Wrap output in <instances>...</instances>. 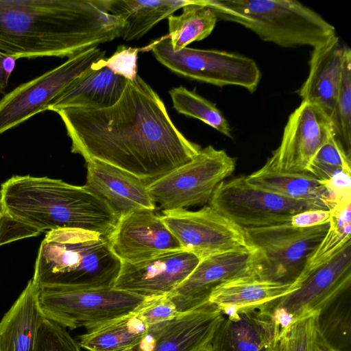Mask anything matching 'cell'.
I'll list each match as a JSON object with an SVG mask.
<instances>
[{"label":"cell","mask_w":351,"mask_h":351,"mask_svg":"<svg viewBox=\"0 0 351 351\" xmlns=\"http://www.w3.org/2000/svg\"><path fill=\"white\" fill-rule=\"evenodd\" d=\"M167 19V36L174 51H179L192 42L208 37L218 19L210 8L202 4L201 0H193L182 8V14L178 16L172 14Z\"/></svg>","instance_id":"f1b7e54d"},{"label":"cell","mask_w":351,"mask_h":351,"mask_svg":"<svg viewBox=\"0 0 351 351\" xmlns=\"http://www.w3.org/2000/svg\"><path fill=\"white\" fill-rule=\"evenodd\" d=\"M38 302L44 317L70 329L86 330L133 312L145 298L114 287L71 289L38 286Z\"/></svg>","instance_id":"52a82bcc"},{"label":"cell","mask_w":351,"mask_h":351,"mask_svg":"<svg viewBox=\"0 0 351 351\" xmlns=\"http://www.w3.org/2000/svg\"><path fill=\"white\" fill-rule=\"evenodd\" d=\"M71 140V152L122 169L147 185L189 162L201 147L170 119L164 102L140 76L128 80L113 106L55 111Z\"/></svg>","instance_id":"6da1fadb"},{"label":"cell","mask_w":351,"mask_h":351,"mask_svg":"<svg viewBox=\"0 0 351 351\" xmlns=\"http://www.w3.org/2000/svg\"><path fill=\"white\" fill-rule=\"evenodd\" d=\"M350 241H351V200L336 204L330 210L329 228L320 244L308 259L300 278L313 268L328 260Z\"/></svg>","instance_id":"f546056e"},{"label":"cell","mask_w":351,"mask_h":351,"mask_svg":"<svg viewBox=\"0 0 351 351\" xmlns=\"http://www.w3.org/2000/svg\"><path fill=\"white\" fill-rule=\"evenodd\" d=\"M105 58L61 90L49 103L47 110L54 112L67 108L99 110L117 103L128 80L112 72L105 64Z\"/></svg>","instance_id":"7402d4cb"},{"label":"cell","mask_w":351,"mask_h":351,"mask_svg":"<svg viewBox=\"0 0 351 351\" xmlns=\"http://www.w3.org/2000/svg\"><path fill=\"white\" fill-rule=\"evenodd\" d=\"M330 131L329 123L313 106L302 101L289 115L281 142L266 163L285 172H306L313 157Z\"/></svg>","instance_id":"2e32d148"},{"label":"cell","mask_w":351,"mask_h":351,"mask_svg":"<svg viewBox=\"0 0 351 351\" xmlns=\"http://www.w3.org/2000/svg\"><path fill=\"white\" fill-rule=\"evenodd\" d=\"M138 48L119 45L115 52L105 58V64L114 73L128 80H134L137 75Z\"/></svg>","instance_id":"8d00e7d4"},{"label":"cell","mask_w":351,"mask_h":351,"mask_svg":"<svg viewBox=\"0 0 351 351\" xmlns=\"http://www.w3.org/2000/svg\"><path fill=\"white\" fill-rule=\"evenodd\" d=\"M135 311L149 326L171 320L180 314L167 295L145 298Z\"/></svg>","instance_id":"d590c367"},{"label":"cell","mask_w":351,"mask_h":351,"mask_svg":"<svg viewBox=\"0 0 351 351\" xmlns=\"http://www.w3.org/2000/svg\"><path fill=\"white\" fill-rule=\"evenodd\" d=\"M351 171H340L330 179L322 182L335 198V205L351 200Z\"/></svg>","instance_id":"74e56055"},{"label":"cell","mask_w":351,"mask_h":351,"mask_svg":"<svg viewBox=\"0 0 351 351\" xmlns=\"http://www.w3.org/2000/svg\"><path fill=\"white\" fill-rule=\"evenodd\" d=\"M34 351H82L65 328L44 318L38 328Z\"/></svg>","instance_id":"e575fe53"},{"label":"cell","mask_w":351,"mask_h":351,"mask_svg":"<svg viewBox=\"0 0 351 351\" xmlns=\"http://www.w3.org/2000/svg\"><path fill=\"white\" fill-rule=\"evenodd\" d=\"M121 265L108 237L81 229H59L47 232L42 241L32 279L38 286L112 288Z\"/></svg>","instance_id":"277c9868"},{"label":"cell","mask_w":351,"mask_h":351,"mask_svg":"<svg viewBox=\"0 0 351 351\" xmlns=\"http://www.w3.org/2000/svg\"><path fill=\"white\" fill-rule=\"evenodd\" d=\"M330 217V210L311 209L294 215L290 223L295 227L309 228L328 222Z\"/></svg>","instance_id":"f35d334b"},{"label":"cell","mask_w":351,"mask_h":351,"mask_svg":"<svg viewBox=\"0 0 351 351\" xmlns=\"http://www.w3.org/2000/svg\"><path fill=\"white\" fill-rule=\"evenodd\" d=\"M1 208H0V218H1Z\"/></svg>","instance_id":"7bdbcfd3"},{"label":"cell","mask_w":351,"mask_h":351,"mask_svg":"<svg viewBox=\"0 0 351 351\" xmlns=\"http://www.w3.org/2000/svg\"><path fill=\"white\" fill-rule=\"evenodd\" d=\"M300 284H285L253 276L236 278L216 287L208 302L228 316L241 311L265 307L295 291Z\"/></svg>","instance_id":"603a6c76"},{"label":"cell","mask_w":351,"mask_h":351,"mask_svg":"<svg viewBox=\"0 0 351 351\" xmlns=\"http://www.w3.org/2000/svg\"><path fill=\"white\" fill-rule=\"evenodd\" d=\"M330 131L351 158V50L346 45L340 90L329 120Z\"/></svg>","instance_id":"1f68e13d"},{"label":"cell","mask_w":351,"mask_h":351,"mask_svg":"<svg viewBox=\"0 0 351 351\" xmlns=\"http://www.w3.org/2000/svg\"><path fill=\"white\" fill-rule=\"evenodd\" d=\"M105 55L106 51L97 47L87 49L5 94L0 99V134L47 110L61 90Z\"/></svg>","instance_id":"7c38bea8"},{"label":"cell","mask_w":351,"mask_h":351,"mask_svg":"<svg viewBox=\"0 0 351 351\" xmlns=\"http://www.w3.org/2000/svg\"><path fill=\"white\" fill-rule=\"evenodd\" d=\"M317 343L330 351H351L350 287L316 313Z\"/></svg>","instance_id":"83f0119b"},{"label":"cell","mask_w":351,"mask_h":351,"mask_svg":"<svg viewBox=\"0 0 351 351\" xmlns=\"http://www.w3.org/2000/svg\"><path fill=\"white\" fill-rule=\"evenodd\" d=\"M143 49L151 51L172 72L201 82L220 87L239 86L254 93L261 81V73L256 62L241 54L189 47L174 51L167 35Z\"/></svg>","instance_id":"ba28073f"},{"label":"cell","mask_w":351,"mask_h":351,"mask_svg":"<svg viewBox=\"0 0 351 351\" xmlns=\"http://www.w3.org/2000/svg\"><path fill=\"white\" fill-rule=\"evenodd\" d=\"M235 167L234 158L208 145L189 162L148 184L147 191L162 211L202 205L209 202L216 187L232 175Z\"/></svg>","instance_id":"9c48e42d"},{"label":"cell","mask_w":351,"mask_h":351,"mask_svg":"<svg viewBox=\"0 0 351 351\" xmlns=\"http://www.w3.org/2000/svg\"><path fill=\"white\" fill-rule=\"evenodd\" d=\"M1 215L32 237L59 229H81L109 237L119 218L112 207L85 186L48 177L14 176L2 183Z\"/></svg>","instance_id":"3957f363"},{"label":"cell","mask_w":351,"mask_h":351,"mask_svg":"<svg viewBox=\"0 0 351 351\" xmlns=\"http://www.w3.org/2000/svg\"><path fill=\"white\" fill-rule=\"evenodd\" d=\"M298 289L264 308L282 331L320 308L351 285V241L328 260L306 272Z\"/></svg>","instance_id":"8fae6325"},{"label":"cell","mask_w":351,"mask_h":351,"mask_svg":"<svg viewBox=\"0 0 351 351\" xmlns=\"http://www.w3.org/2000/svg\"><path fill=\"white\" fill-rule=\"evenodd\" d=\"M245 177L254 186L289 199L320 203L330 210L335 206L330 191L308 172L280 171L265 162L260 169Z\"/></svg>","instance_id":"d4e9b609"},{"label":"cell","mask_w":351,"mask_h":351,"mask_svg":"<svg viewBox=\"0 0 351 351\" xmlns=\"http://www.w3.org/2000/svg\"><path fill=\"white\" fill-rule=\"evenodd\" d=\"M223 317L208 302L171 320L149 326L131 351H195L210 343Z\"/></svg>","instance_id":"ac0fdd59"},{"label":"cell","mask_w":351,"mask_h":351,"mask_svg":"<svg viewBox=\"0 0 351 351\" xmlns=\"http://www.w3.org/2000/svg\"><path fill=\"white\" fill-rule=\"evenodd\" d=\"M346 45L335 34L314 47L308 77L298 90L302 101L313 106L328 123L341 87Z\"/></svg>","instance_id":"d6986e66"},{"label":"cell","mask_w":351,"mask_h":351,"mask_svg":"<svg viewBox=\"0 0 351 351\" xmlns=\"http://www.w3.org/2000/svg\"><path fill=\"white\" fill-rule=\"evenodd\" d=\"M329 228H299L290 223L243 229L248 245L262 255L254 278L285 284L300 282L307 262Z\"/></svg>","instance_id":"8992f818"},{"label":"cell","mask_w":351,"mask_h":351,"mask_svg":"<svg viewBox=\"0 0 351 351\" xmlns=\"http://www.w3.org/2000/svg\"><path fill=\"white\" fill-rule=\"evenodd\" d=\"M315 351H330V350H329L327 348H324V346H322L317 343Z\"/></svg>","instance_id":"b9f144b4"},{"label":"cell","mask_w":351,"mask_h":351,"mask_svg":"<svg viewBox=\"0 0 351 351\" xmlns=\"http://www.w3.org/2000/svg\"><path fill=\"white\" fill-rule=\"evenodd\" d=\"M16 58L0 51V93L5 91L9 78L15 69Z\"/></svg>","instance_id":"ab89813d"},{"label":"cell","mask_w":351,"mask_h":351,"mask_svg":"<svg viewBox=\"0 0 351 351\" xmlns=\"http://www.w3.org/2000/svg\"><path fill=\"white\" fill-rule=\"evenodd\" d=\"M108 0H0V51L16 59L71 57L121 37Z\"/></svg>","instance_id":"7a4b0ae2"},{"label":"cell","mask_w":351,"mask_h":351,"mask_svg":"<svg viewBox=\"0 0 351 351\" xmlns=\"http://www.w3.org/2000/svg\"><path fill=\"white\" fill-rule=\"evenodd\" d=\"M261 258L260 250L252 245L204 258L167 296L179 313L193 311L208 303L212 291L222 283L255 277Z\"/></svg>","instance_id":"4fadbf2b"},{"label":"cell","mask_w":351,"mask_h":351,"mask_svg":"<svg viewBox=\"0 0 351 351\" xmlns=\"http://www.w3.org/2000/svg\"><path fill=\"white\" fill-rule=\"evenodd\" d=\"M217 19L240 24L283 47H313L335 33L318 13L293 0H201Z\"/></svg>","instance_id":"5b68a950"},{"label":"cell","mask_w":351,"mask_h":351,"mask_svg":"<svg viewBox=\"0 0 351 351\" xmlns=\"http://www.w3.org/2000/svg\"><path fill=\"white\" fill-rule=\"evenodd\" d=\"M161 219L182 249L200 260L248 245L244 230L210 206L196 211L164 210Z\"/></svg>","instance_id":"5bb4252c"},{"label":"cell","mask_w":351,"mask_h":351,"mask_svg":"<svg viewBox=\"0 0 351 351\" xmlns=\"http://www.w3.org/2000/svg\"><path fill=\"white\" fill-rule=\"evenodd\" d=\"M281 330L264 308L223 317L210 341L211 351H276Z\"/></svg>","instance_id":"ffe728a7"},{"label":"cell","mask_w":351,"mask_h":351,"mask_svg":"<svg viewBox=\"0 0 351 351\" xmlns=\"http://www.w3.org/2000/svg\"><path fill=\"white\" fill-rule=\"evenodd\" d=\"M86 162L85 186L106 201L119 215L139 209L155 210L147 184L133 174L107 162Z\"/></svg>","instance_id":"44dd1931"},{"label":"cell","mask_w":351,"mask_h":351,"mask_svg":"<svg viewBox=\"0 0 351 351\" xmlns=\"http://www.w3.org/2000/svg\"><path fill=\"white\" fill-rule=\"evenodd\" d=\"M315 317H303L282 331L276 351H315Z\"/></svg>","instance_id":"836d02e7"},{"label":"cell","mask_w":351,"mask_h":351,"mask_svg":"<svg viewBox=\"0 0 351 351\" xmlns=\"http://www.w3.org/2000/svg\"><path fill=\"white\" fill-rule=\"evenodd\" d=\"M39 287L31 279L0 322V351H34L45 318L38 302Z\"/></svg>","instance_id":"cb8c5ba5"},{"label":"cell","mask_w":351,"mask_h":351,"mask_svg":"<svg viewBox=\"0 0 351 351\" xmlns=\"http://www.w3.org/2000/svg\"><path fill=\"white\" fill-rule=\"evenodd\" d=\"M195 351H211V348H210V344H207L199 349H197V350Z\"/></svg>","instance_id":"60d3db41"},{"label":"cell","mask_w":351,"mask_h":351,"mask_svg":"<svg viewBox=\"0 0 351 351\" xmlns=\"http://www.w3.org/2000/svg\"><path fill=\"white\" fill-rule=\"evenodd\" d=\"M108 239L114 254L121 262L130 263L182 250L161 216L149 209L120 215Z\"/></svg>","instance_id":"9a60e30c"},{"label":"cell","mask_w":351,"mask_h":351,"mask_svg":"<svg viewBox=\"0 0 351 351\" xmlns=\"http://www.w3.org/2000/svg\"><path fill=\"white\" fill-rule=\"evenodd\" d=\"M193 0H108V12L125 22L121 37L136 40L155 25Z\"/></svg>","instance_id":"484cf974"},{"label":"cell","mask_w":351,"mask_h":351,"mask_svg":"<svg viewBox=\"0 0 351 351\" xmlns=\"http://www.w3.org/2000/svg\"><path fill=\"white\" fill-rule=\"evenodd\" d=\"M135 310L88 330L78 337L80 346L88 351H131L149 328Z\"/></svg>","instance_id":"4316f807"},{"label":"cell","mask_w":351,"mask_h":351,"mask_svg":"<svg viewBox=\"0 0 351 351\" xmlns=\"http://www.w3.org/2000/svg\"><path fill=\"white\" fill-rule=\"evenodd\" d=\"M209 206L243 229L290 223L292 217L311 209H330L313 202L289 199L257 188L245 176L221 182Z\"/></svg>","instance_id":"30bf717a"},{"label":"cell","mask_w":351,"mask_h":351,"mask_svg":"<svg viewBox=\"0 0 351 351\" xmlns=\"http://www.w3.org/2000/svg\"><path fill=\"white\" fill-rule=\"evenodd\" d=\"M173 107L179 113L197 119L223 135L232 138L231 128L215 104L194 90L180 86L169 90Z\"/></svg>","instance_id":"4dcf8cb0"},{"label":"cell","mask_w":351,"mask_h":351,"mask_svg":"<svg viewBox=\"0 0 351 351\" xmlns=\"http://www.w3.org/2000/svg\"><path fill=\"white\" fill-rule=\"evenodd\" d=\"M340 171H351V158L346 155L330 131L308 165L306 172L324 182Z\"/></svg>","instance_id":"d6a6232c"},{"label":"cell","mask_w":351,"mask_h":351,"mask_svg":"<svg viewBox=\"0 0 351 351\" xmlns=\"http://www.w3.org/2000/svg\"><path fill=\"white\" fill-rule=\"evenodd\" d=\"M200 259L183 250L122 265L114 288L143 298L168 295L193 271Z\"/></svg>","instance_id":"e0dca14e"}]
</instances>
